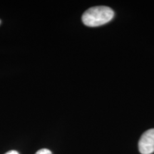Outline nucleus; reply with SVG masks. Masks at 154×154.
<instances>
[{"label":"nucleus","instance_id":"1","mask_svg":"<svg viewBox=\"0 0 154 154\" xmlns=\"http://www.w3.org/2000/svg\"><path fill=\"white\" fill-rule=\"evenodd\" d=\"M114 17V11L105 6L91 7L82 15V22L86 26L96 27L107 24Z\"/></svg>","mask_w":154,"mask_h":154},{"label":"nucleus","instance_id":"2","mask_svg":"<svg viewBox=\"0 0 154 154\" xmlns=\"http://www.w3.org/2000/svg\"><path fill=\"white\" fill-rule=\"evenodd\" d=\"M138 149L141 154H151L154 152V128L146 131L142 134L139 142Z\"/></svg>","mask_w":154,"mask_h":154},{"label":"nucleus","instance_id":"3","mask_svg":"<svg viewBox=\"0 0 154 154\" xmlns=\"http://www.w3.org/2000/svg\"><path fill=\"white\" fill-rule=\"evenodd\" d=\"M35 154H52V153H51V151L49 149H42L38 150Z\"/></svg>","mask_w":154,"mask_h":154},{"label":"nucleus","instance_id":"4","mask_svg":"<svg viewBox=\"0 0 154 154\" xmlns=\"http://www.w3.org/2000/svg\"><path fill=\"white\" fill-rule=\"evenodd\" d=\"M5 154H19V153L16 151H9Z\"/></svg>","mask_w":154,"mask_h":154},{"label":"nucleus","instance_id":"5","mask_svg":"<svg viewBox=\"0 0 154 154\" xmlns=\"http://www.w3.org/2000/svg\"><path fill=\"white\" fill-rule=\"evenodd\" d=\"M0 24H1V20H0Z\"/></svg>","mask_w":154,"mask_h":154}]
</instances>
